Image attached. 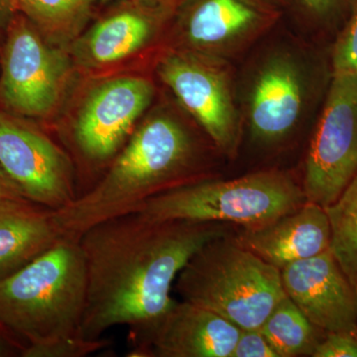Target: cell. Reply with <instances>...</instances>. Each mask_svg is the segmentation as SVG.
<instances>
[{
    "label": "cell",
    "instance_id": "cell-18",
    "mask_svg": "<svg viewBox=\"0 0 357 357\" xmlns=\"http://www.w3.org/2000/svg\"><path fill=\"white\" fill-rule=\"evenodd\" d=\"M259 328L279 357L312 356L326 333L312 324L288 297L279 303Z\"/></svg>",
    "mask_w": 357,
    "mask_h": 357
},
{
    "label": "cell",
    "instance_id": "cell-15",
    "mask_svg": "<svg viewBox=\"0 0 357 357\" xmlns=\"http://www.w3.org/2000/svg\"><path fill=\"white\" fill-rule=\"evenodd\" d=\"M305 89L292 61L277 57L259 73L249 103V123L253 137L274 142L295 128L303 109Z\"/></svg>",
    "mask_w": 357,
    "mask_h": 357
},
{
    "label": "cell",
    "instance_id": "cell-17",
    "mask_svg": "<svg viewBox=\"0 0 357 357\" xmlns=\"http://www.w3.org/2000/svg\"><path fill=\"white\" fill-rule=\"evenodd\" d=\"M64 236L53 211L25 202L0 211V280L10 276Z\"/></svg>",
    "mask_w": 357,
    "mask_h": 357
},
{
    "label": "cell",
    "instance_id": "cell-10",
    "mask_svg": "<svg viewBox=\"0 0 357 357\" xmlns=\"http://www.w3.org/2000/svg\"><path fill=\"white\" fill-rule=\"evenodd\" d=\"M178 10L183 50L217 59L255 41L281 15L269 0H185Z\"/></svg>",
    "mask_w": 357,
    "mask_h": 357
},
{
    "label": "cell",
    "instance_id": "cell-28",
    "mask_svg": "<svg viewBox=\"0 0 357 357\" xmlns=\"http://www.w3.org/2000/svg\"><path fill=\"white\" fill-rule=\"evenodd\" d=\"M102 1H109V0H102ZM131 1L146 4V6L163 7V8L176 11L184 3L185 0H131Z\"/></svg>",
    "mask_w": 357,
    "mask_h": 357
},
{
    "label": "cell",
    "instance_id": "cell-24",
    "mask_svg": "<svg viewBox=\"0 0 357 357\" xmlns=\"http://www.w3.org/2000/svg\"><path fill=\"white\" fill-rule=\"evenodd\" d=\"M231 357H279L260 328L241 330Z\"/></svg>",
    "mask_w": 357,
    "mask_h": 357
},
{
    "label": "cell",
    "instance_id": "cell-9",
    "mask_svg": "<svg viewBox=\"0 0 357 357\" xmlns=\"http://www.w3.org/2000/svg\"><path fill=\"white\" fill-rule=\"evenodd\" d=\"M0 166L31 203L58 211L77 198L64 152L22 117L1 109Z\"/></svg>",
    "mask_w": 357,
    "mask_h": 357
},
{
    "label": "cell",
    "instance_id": "cell-25",
    "mask_svg": "<svg viewBox=\"0 0 357 357\" xmlns=\"http://www.w3.org/2000/svg\"><path fill=\"white\" fill-rule=\"evenodd\" d=\"M354 0H299L305 13L318 20H330L337 14L349 13Z\"/></svg>",
    "mask_w": 357,
    "mask_h": 357
},
{
    "label": "cell",
    "instance_id": "cell-7",
    "mask_svg": "<svg viewBox=\"0 0 357 357\" xmlns=\"http://www.w3.org/2000/svg\"><path fill=\"white\" fill-rule=\"evenodd\" d=\"M356 174L357 75H335L307 155V201L328 208Z\"/></svg>",
    "mask_w": 357,
    "mask_h": 357
},
{
    "label": "cell",
    "instance_id": "cell-30",
    "mask_svg": "<svg viewBox=\"0 0 357 357\" xmlns=\"http://www.w3.org/2000/svg\"><path fill=\"white\" fill-rule=\"evenodd\" d=\"M269 1L273 2L274 4H276V6L279 7L288 3V0H269Z\"/></svg>",
    "mask_w": 357,
    "mask_h": 357
},
{
    "label": "cell",
    "instance_id": "cell-26",
    "mask_svg": "<svg viewBox=\"0 0 357 357\" xmlns=\"http://www.w3.org/2000/svg\"><path fill=\"white\" fill-rule=\"evenodd\" d=\"M28 201L0 166V211Z\"/></svg>",
    "mask_w": 357,
    "mask_h": 357
},
{
    "label": "cell",
    "instance_id": "cell-8",
    "mask_svg": "<svg viewBox=\"0 0 357 357\" xmlns=\"http://www.w3.org/2000/svg\"><path fill=\"white\" fill-rule=\"evenodd\" d=\"M159 75L215 147L229 157L236 155L241 129L222 61L194 52H171L160 62Z\"/></svg>",
    "mask_w": 357,
    "mask_h": 357
},
{
    "label": "cell",
    "instance_id": "cell-27",
    "mask_svg": "<svg viewBox=\"0 0 357 357\" xmlns=\"http://www.w3.org/2000/svg\"><path fill=\"white\" fill-rule=\"evenodd\" d=\"M20 13L15 0H0V32L6 34L11 21Z\"/></svg>",
    "mask_w": 357,
    "mask_h": 357
},
{
    "label": "cell",
    "instance_id": "cell-2",
    "mask_svg": "<svg viewBox=\"0 0 357 357\" xmlns=\"http://www.w3.org/2000/svg\"><path fill=\"white\" fill-rule=\"evenodd\" d=\"M196 146L177 119L160 114L143 122L98 184L53 215L64 236H79L98 223L126 215L147 199L204 180L194 175Z\"/></svg>",
    "mask_w": 357,
    "mask_h": 357
},
{
    "label": "cell",
    "instance_id": "cell-13",
    "mask_svg": "<svg viewBox=\"0 0 357 357\" xmlns=\"http://www.w3.org/2000/svg\"><path fill=\"white\" fill-rule=\"evenodd\" d=\"M241 332L215 312L175 301L129 356L231 357Z\"/></svg>",
    "mask_w": 357,
    "mask_h": 357
},
{
    "label": "cell",
    "instance_id": "cell-6",
    "mask_svg": "<svg viewBox=\"0 0 357 357\" xmlns=\"http://www.w3.org/2000/svg\"><path fill=\"white\" fill-rule=\"evenodd\" d=\"M0 105L22 117L47 116L60 100L68 59L21 13L11 21L0 56Z\"/></svg>",
    "mask_w": 357,
    "mask_h": 357
},
{
    "label": "cell",
    "instance_id": "cell-21",
    "mask_svg": "<svg viewBox=\"0 0 357 357\" xmlns=\"http://www.w3.org/2000/svg\"><path fill=\"white\" fill-rule=\"evenodd\" d=\"M357 75V0H354L344 29L332 53V76Z\"/></svg>",
    "mask_w": 357,
    "mask_h": 357
},
{
    "label": "cell",
    "instance_id": "cell-1",
    "mask_svg": "<svg viewBox=\"0 0 357 357\" xmlns=\"http://www.w3.org/2000/svg\"><path fill=\"white\" fill-rule=\"evenodd\" d=\"M227 236L222 222H156L135 213L110 218L79 236L86 272L81 337L96 340L126 326L134 342L174 304V282L204 244Z\"/></svg>",
    "mask_w": 357,
    "mask_h": 357
},
{
    "label": "cell",
    "instance_id": "cell-16",
    "mask_svg": "<svg viewBox=\"0 0 357 357\" xmlns=\"http://www.w3.org/2000/svg\"><path fill=\"white\" fill-rule=\"evenodd\" d=\"M133 2L96 23L77 41V59L91 67H105L131 57L146 46L171 9Z\"/></svg>",
    "mask_w": 357,
    "mask_h": 357
},
{
    "label": "cell",
    "instance_id": "cell-20",
    "mask_svg": "<svg viewBox=\"0 0 357 357\" xmlns=\"http://www.w3.org/2000/svg\"><path fill=\"white\" fill-rule=\"evenodd\" d=\"M326 211L332 229L331 251L357 287V174Z\"/></svg>",
    "mask_w": 357,
    "mask_h": 357
},
{
    "label": "cell",
    "instance_id": "cell-11",
    "mask_svg": "<svg viewBox=\"0 0 357 357\" xmlns=\"http://www.w3.org/2000/svg\"><path fill=\"white\" fill-rule=\"evenodd\" d=\"M153 96V86L144 77H115L100 84L86 98L75 126L82 153L98 162L114 157Z\"/></svg>",
    "mask_w": 357,
    "mask_h": 357
},
{
    "label": "cell",
    "instance_id": "cell-14",
    "mask_svg": "<svg viewBox=\"0 0 357 357\" xmlns=\"http://www.w3.org/2000/svg\"><path fill=\"white\" fill-rule=\"evenodd\" d=\"M234 239L281 270L328 250L332 229L326 208L307 201L297 210L260 227H241Z\"/></svg>",
    "mask_w": 357,
    "mask_h": 357
},
{
    "label": "cell",
    "instance_id": "cell-31",
    "mask_svg": "<svg viewBox=\"0 0 357 357\" xmlns=\"http://www.w3.org/2000/svg\"><path fill=\"white\" fill-rule=\"evenodd\" d=\"M16 4H17V0H15Z\"/></svg>",
    "mask_w": 357,
    "mask_h": 357
},
{
    "label": "cell",
    "instance_id": "cell-23",
    "mask_svg": "<svg viewBox=\"0 0 357 357\" xmlns=\"http://www.w3.org/2000/svg\"><path fill=\"white\" fill-rule=\"evenodd\" d=\"M312 357H357V332L326 333Z\"/></svg>",
    "mask_w": 357,
    "mask_h": 357
},
{
    "label": "cell",
    "instance_id": "cell-5",
    "mask_svg": "<svg viewBox=\"0 0 357 357\" xmlns=\"http://www.w3.org/2000/svg\"><path fill=\"white\" fill-rule=\"evenodd\" d=\"M307 202L287 173L260 171L234 180H202L162 192L131 213L156 222H229L260 227Z\"/></svg>",
    "mask_w": 357,
    "mask_h": 357
},
{
    "label": "cell",
    "instance_id": "cell-22",
    "mask_svg": "<svg viewBox=\"0 0 357 357\" xmlns=\"http://www.w3.org/2000/svg\"><path fill=\"white\" fill-rule=\"evenodd\" d=\"M109 344L105 338L88 340L79 337L23 354L24 357H82L102 351Z\"/></svg>",
    "mask_w": 357,
    "mask_h": 357
},
{
    "label": "cell",
    "instance_id": "cell-19",
    "mask_svg": "<svg viewBox=\"0 0 357 357\" xmlns=\"http://www.w3.org/2000/svg\"><path fill=\"white\" fill-rule=\"evenodd\" d=\"M95 0H17L18 9L45 38L64 43L88 20Z\"/></svg>",
    "mask_w": 357,
    "mask_h": 357
},
{
    "label": "cell",
    "instance_id": "cell-3",
    "mask_svg": "<svg viewBox=\"0 0 357 357\" xmlns=\"http://www.w3.org/2000/svg\"><path fill=\"white\" fill-rule=\"evenodd\" d=\"M86 300V265L79 238L64 236L0 280V326L27 342L22 354L49 347L81 337Z\"/></svg>",
    "mask_w": 357,
    "mask_h": 357
},
{
    "label": "cell",
    "instance_id": "cell-12",
    "mask_svg": "<svg viewBox=\"0 0 357 357\" xmlns=\"http://www.w3.org/2000/svg\"><path fill=\"white\" fill-rule=\"evenodd\" d=\"M280 272L286 295L312 324L326 333L357 332V287L331 249Z\"/></svg>",
    "mask_w": 357,
    "mask_h": 357
},
{
    "label": "cell",
    "instance_id": "cell-29",
    "mask_svg": "<svg viewBox=\"0 0 357 357\" xmlns=\"http://www.w3.org/2000/svg\"><path fill=\"white\" fill-rule=\"evenodd\" d=\"M6 345H4L3 340L0 338V356H6Z\"/></svg>",
    "mask_w": 357,
    "mask_h": 357
},
{
    "label": "cell",
    "instance_id": "cell-4",
    "mask_svg": "<svg viewBox=\"0 0 357 357\" xmlns=\"http://www.w3.org/2000/svg\"><path fill=\"white\" fill-rule=\"evenodd\" d=\"M183 301L208 310L241 330L259 328L287 297L278 268L227 236L204 244L176 279Z\"/></svg>",
    "mask_w": 357,
    "mask_h": 357
}]
</instances>
